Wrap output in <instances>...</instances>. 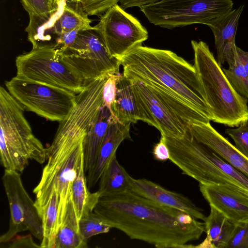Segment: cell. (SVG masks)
I'll use <instances>...</instances> for the list:
<instances>
[{"label":"cell","instance_id":"cell-16","mask_svg":"<svg viewBox=\"0 0 248 248\" xmlns=\"http://www.w3.org/2000/svg\"><path fill=\"white\" fill-rule=\"evenodd\" d=\"M130 190L160 204L174 208L204 221L206 217L201 210L183 195L170 191L146 179H130Z\"/></svg>","mask_w":248,"mask_h":248},{"label":"cell","instance_id":"cell-24","mask_svg":"<svg viewBox=\"0 0 248 248\" xmlns=\"http://www.w3.org/2000/svg\"><path fill=\"white\" fill-rule=\"evenodd\" d=\"M87 242L80 234L78 220L71 201L67 204L64 218L55 238L54 248H86Z\"/></svg>","mask_w":248,"mask_h":248},{"label":"cell","instance_id":"cell-6","mask_svg":"<svg viewBox=\"0 0 248 248\" xmlns=\"http://www.w3.org/2000/svg\"><path fill=\"white\" fill-rule=\"evenodd\" d=\"M22 106L0 87V157L5 170L22 172L29 160H46V148L33 134Z\"/></svg>","mask_w":248,"mask_h":248},{"label":"cell","instance_id":"cell-26","mask_svg":"<svg viewBox=\"0 0 248 248\" xmlns=\"http://www.w3.org/2000/svg\"><path fill=\"white\" fill-rule=\"evenodd\" d=\"M59 199L53 192L39 215L42 219L43 238L41 248H54L55 238L58 230Z\"/></svg>","mask_w":248,"mask_h":248},{"label":"cell","instance_id":"cell-17","mask_svg":"<svg viewBox=\"0 0 248 248\" xmlns=\"http://www.w3.org/2000/svg\"><path fill=\"white\" fill-rule=\"evenodd\" d=\"M190 132L199 142L209 147L234 168L248 176V159L207 123L191 124Z\"/></svg>","mask_w":248,"mask_h":248},{"label":"cell","instance_id":"cell-15","mask_svg":"<svg viewBox=\"0 0 248 248\" xmlns=\"http://www.w3.org/2000/svg\"><path fill=\"white\" fill-rule=\"evenodd\" d=\"M199 187L210 206L234 223L248 221V192L228 185L199 184Z\"/></svg>","mask_w":248,"mask_h":248},{"label":"cell","instance_id":"cell-11","mask_svg":"<svg viewBox=\"0 0 248 248\" xmlns=\"http://www.w3.org/2000/svg\"><path fill=\"white\" fill-rule=\"evenodd\" d=\"M58 53L86 84L119 73L120 61L110 55L94 29L80 31L73 44Z\"/></svg>","mask_w":248,"mask_h":248},{"label":"cell","instance_id":"cell-5","mask_svg":"<svg viewBox=\"0 0 248 248\" xmlns=\"http://www.w3.org/2000/svg\"><path fill=\"white\" fill-rule=\"evenodd\" d=\"M129 79L140 107L143 121L155 127L161 135L181 139L190 131L191 124L210 121L165 89L147 80Z\"/></svg>","mask_w":248,"mask_h":248},{"label":"cell","instance_id":"cell-38","mask_svg":"<svg viewBox=\"0 0 248 248\" xmlns=\"http://www.w3.org/2000/svg\"><path fill=\"white\" fill-rule=\"evenodd\" d=\"M67 1L74 2H78L80 3L82 0H66Z\"/></svg>","mask_w":248,"mask_h":248},{"label":"cell","instance_id":"cell-9","mask_svg":"<svg viewBox=\"0 0 248 248\" xmlns=\"http://www.w3.org/2000/svg\"><path fill=\"white\" fill-rule=\"evenodd\" d=\"M5 86L25 110L59 123L68 115L77 97L66 89L17 76L5 81Z\"/></svg>","mask_w":248,"mask_h":248},{"label":"cell","instance_id":"cell-39","mask_svg":"<svg viewBox=\"0 0 248 248\" xmlns=\"http://www.w3.org/2000/svg\"><path fill=\"white\" fill-rule=\"evenodd\" d=\"M52 1H54V0H52Z\"/></svg>","mask_w":248,"mask_h":248},{"label":"cell","instance_id":"cell-30","mask_svg":"<svg viewBox=\"0 0 248 248\" xmlns=\"http://www.w3.org/2000/svg\"><path fill=\"white\" fill-rule=\"evenodd\" d=\"M120 0H82L80 5L88 16H102Z\"/></svg>","mask_w":248,"mask_h":248},{"label":"cell","instance_id":"cell-20","mask_svg":"<svg viewBox=\"0 0 248 248\" xmlns=\"http://www.w3.org/2000/svg\"><path fill=\"white\" fill-rule=\"evenodd\" d=\"M112 115L123 123L142 121L141 109L131 80L123 73L119 74L117 82L115 100Z\"/></svg>","mask_w":248,"mask_h":248},{"label":"cell","instance_id":"cell-19","mask_svg":"<svg viewBox=\"0 0 248 248\" xmlns=\"http://www.w3.org/2000/svg\"><path fill=\"white\" fill-rule=\"evenodd\" d=\"M243 9L244 5H242L209 26L214 36L217 61L221 66L225 62L229 65L234 61L235 37Z\"/></svg>","mask_w":248,"mask_h":248},{"label":"cell","instance_id":"cell-18","mask_svg":"<svg viewBox=\"0 0 248 248\" xmlns=\"http://www.w3.org/2000/svg\"><path fill=\"white\" fill-rule=\"evenodd\" d=\"M131 124L120 122L114 117L112 119L99 148L95 164L88 171L87 182L88 188L93 187L99 181L105 169L116 155L121 142L131 139Z\"/></svg>","mask_w":248,"mask_h":248},{"label":"cell","instance_id":"cell-8","mask_svg":"<svg viewBox=\"0 0 248 248\" xmlns=\"http://www.w3.org/2000/svg\"><path fill=\"white\" fill-rule=\"evenodd\" d=\"M232 0H161L140 10L155 26L173 29L195 24L208 26L232 10Z\"/></svg>","mask_w":248,"mask_h":248},{"label":"cell","instance_id":"cell-3","mask_svg":"<svg viewBox=\"0 0 248 248\" xmlns=\"http://www.w3.org/2000/svg\"><path fill=\"white\" fill-rule=\"evenodd\" d=\"M120 61L128 78L147 80L165 89L211 121L194 65L182 57L169 50L141 45Z\"/></svg>","mask_w":248,"mask_h":248},{"label":"cell","instance_id":"cell-28","mask_svg":"<svg viewBox=\"0 0 248 248\" xmlns=\"http://www.w3.org/2000/svg\"><path fill=\"white\" fill-rule=\"evenodd\" d=\"M78 227L80 234L86 242L92 236L108 232L112 228L93 211L82 217Z\"/></svg>","mask_w":248,"mask_h":248},{"label":"cell","instance_id":"cell-33","mask_svg":"<svg viewBox=\"0 0 248 248\" xmlns=\"http://www.w3.org/2000/svg\"><path fill=\"white\" fill-rule=\"evenodd\" d=\"M119 74H113L109 76L106 80L103 88V105L110 110L111 114L112 107L116 98L117 82Z\"/></svg>","mask_w":248,"mask_h":248},{"label":"cell","instance_id":"cell-21","mask_svg":"<svg viewBox=\"0 0 248 248\" xmlns=\"http://www.w3.org/2000/svg\"><path fill=\"white\" fill-rule=\"evenodd\" d=\"M113 117L110 110L103 105L94 123L87 132L83 143L85 172L95 164L107 129Z\"/></svg>","mask_w":248,"mask_h":248},{"label":"cell","instance_id":"cell-35","mask_svg":"<svg viewBox=\"0 0 248 248\" xmlns=\"http://www.w3.org/2000/svg\"><path fill=\"white\" fill-rule=\"evenodd\" d=\"M10 241L11 243L9 246L10 248H41L33 241L30 234L23 236L16 235Z\"/></svg>","mask_w":248,"mask_h":248},{"label":"cell","instance_id":"cell-12","mask_svg":"<svg viewBox=\"0 0 248 248\" xmlns=\"http://www.w3.org/2000/svg\"><path fill=\"white\" fill-rule=\"evenodd\" d=\"M29 24L26 29L28 39L32 47H53L59 35L76 29H94L92 21L83 10L80 3L66 0H54V9L48 15L38 16L29 14Z\"/></svg>","mask_w":248,"mask_h":248},{"label":"cell","instance_id":"cell-1","mask_svg":"<svg viewBox=\"0 0 248 248\" xmlns=\"http://www.w3.org/2000/svg\"><path fill=\"white\" fill-rule=\"evenodd\" d=\"M93 212L130 239L157 248H187V243L198 240L205 232L204 223L193 216L131 190L100 197Z\"/></svg>","mask_w":248,"mask_h":248},{"label":"cell","instance_id":"cell-34","mask_svg":"<svg viewBox=\"0 0 248 248\" xmlns=\"http://www.w3.org/2000/svg\"><path fill=\"white\" fill-rule=\"evenodd\" d=\"M154 157L159 161H166L170 159V153L166 141V137L161 135L159 141L154 147Z\"/></svg>","mask_w":248,"mask_h":248},{"label":"cell","instance_id":"cell-32","mask_svg":"<svg viewBox=\"0 0 248 248\" xmlns=\"http://www.w3.org/2000/svg\"><path fill=\"white\" fill-rule=\"evenodd\" d=\"M227 248H248V221L235 224Z\"/></svg>","mask_w":248,"mask_h":248},{"label":"cell","instance_id":"cell-14","mask_svg":"<svg viewBox=\"0 0 248 248\" xmlns=\"http://www.w3.org/2000/svg\"><path fill=\"white\" fill-rule=\"evenodd\" d=\"M2 180L9 205L10 219L8 230L0 237V243L10 242L17 233L26 231L41 241L42 219L35 202L23 186L20 174L5 170Z\"/></svg>","mask_w":248,"mask_h":248},{"label":"cell","instance_id":"cell-27","mask_svg":"<svg viewBox=\"0 0 248 248\" xmlns=\"http://www.w3.org/2000/svg\"><path fill=\"white\" fill-rule=\"evenodd\" d=\"M222 70L235 90L248 99V76L239 61L236 50L234 61L229 65L228 69L223 68Z\"/></svg>","mask_w":248,"mask_h":248},{"label":"cell","instance_id":"cell-36","mask_svg":"<svg viewBox=\"0 0 248 248\" xmlns=\"http://www.w3.org/2000/svg\"><path fill=\"white\" fill-rule=\"evenodd\" d=\"M161 0H120V6L124 9L132 7H140L158 2Z\"/></svg>","mask_w":248,"mask_h":248},{"label":"cell","instance_id":"cell-37","mask_svg":"<svg viewBox=\"0 0 248 248\" xmlns=\"http://www.w3.org/2000/svg\"><path fill=\"white\" fill-rule=\"evenodd\" d=\"M236 50L239 61L248 76V51H244L236 46Z\"/></svg>","mask_w":248,"mask_h":248},{"label":"cell","instance_id":"cell-7","mask_svg":"<svg viewBox=\"0 0 248 248\" xmlns=\"http://www.w3.org/2000/svg\"><path fill=\"white\" fill-rule=\"evenodd\" d=\"M170 160L184 174L203 185H223L248 192V176L207 146L198 141L190 131L183 138L166 137Z\"/></svg>","mask_w":248,"mask_h":248},{"label":"cell","instance_id":"cell-25","mask_svg":"<svg viewBox=\"0 0 248 248\" xmlns=\"http://www.w3.org/2000/svg\"><path fill=\"white\" fill-rule=\"evenodd\" d=\"M85 171L83 162L79 169L71 189V200L78 221L82 216L93 211L100 197L97 191L92 193L90 192Z\"/></svg>","mask_w":248,"mask_h":248},{"label":"cell","instance_id":"cell-31","mask_svg":"<svg viewBox=\"0 0 248 248\" xmlns=\"http://www.w3.org/2000/svg\"><path fill=\"white\" fill-rule=\"evenodd\" d=\"M21 1L28 14L45 16L54 9V1L52 0H21Z\"/></svg>","mask_w":248,"mask_h":248},{"label":"cell","instance_id":"cell-13","mask_svg":"<svg viewBox=\"0 0 248 248\" xmlns=\"http://www.w3.org/2000/svg\"><path fill=\"white\" fill-rule=\"evenodd\" d=\"M93 27L110 55L119 60L148 38L139 20L118 3L107 10Z\"/></svg>","mask_w":248,"mask_h":248},{"label":"cell","instance_id":"cell-10","mask_svg":"<svg viewBox=\"0 0 248 248\" xmlns=\"http://www.w3.org/2000/svg\"><path fill=\"white\" fill-rule=\"evenodd\" d=\"M16 76L59 87L77 94L86 85L79 75L61 59L57 50L52 47H32L30 52L16 58Z\"/></svg>","mask_w":248,"mask_h":248},{"label":"cell","instance_id":"cell-23","mask_svg":"<svg viewBox=\"0 0 248 248\" xmlns=\"http://www.w3.org/2000/svg\"><path fill=\"white\" fill-rule=\"evenodd\" d=\"M124 168L114 155L105 169L99 180L97 191L100 197L122 193L130 190V179Z\"/></svg>","mask_w":248,"mask_h":248},{"label":"cell","instance_id":"cell-22","mask_svg":"<svg viewBox=\"0 0 248 248\" xmlns=\"http://www.w3.org/2000/svg\"><path fill=\"white\" fill-rule=\"evenodd\" d=\"M204 221L207 237L203 243L208 247L227 248L233 232L235 224L213 207Z\"/></svg>","mask_w":248,"mask_h":248},{"label":"cell","instance_id":"cell-29","mask_svg":"<svg viewBox=\"0 0 248 248\" xmlns=\"http://www.w3.org/2000/svg\"><path fill=\"white\" fill-rule=\"evenodd\" d=\"M225 133L233 140L236 148L248 159V121L235 129H227Z\"/></svg>","mask_w":248,"mask_h":248},{"label":"cell","instance_id":"cell-2","mask_svg":"<svg viewBox=\"0 0 248 248\" xmlns=\"http://www.w3.org/2000/svg\"><path fill=\"white\" fill-rule=\"evenodd\" d=\"M90 127L89 123L77 118H67L59 123L52 143L46 148L47 162L40 180L33 190L39 214L52 194L55 192L58 195V229L71 201L73 182L84 162L83 143Z\"/></svg>","mask_w":248,"mask_h":248},{"label":"cell","instance_id":"cell-4","mask_svg":"<svg viewBox=\"0 0 248 248\" xmlns=\"http://www.w3.org/2000/svg\"><path fill=\"white\" fill-rule=\"evenodd\" d=\"M194 67L205 101L215 123L230 127L248 121V100L232 87L208 45L191 42Z\"/></svg>","mask_w":248,"mask_h":248}]
</instances>
